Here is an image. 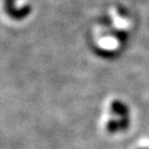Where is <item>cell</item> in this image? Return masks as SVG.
Returning a JSON list of instances; mask_svg holds the SVG:
<instances>
[{
    "label": "cell",
    "instance_id": "1",
    "mask_svg": "<svg viewBox=\"0 0 149 149\" xmlns=\"http://www.w3.org/2000/svg\"><path fill=\"white\" fill-rule=\"evenodd\" d=\"M97 45L100 49L105 50V51H114V50L118 49L119 40L116 37L108 35V36H104L100 40H98Z\"/></svg>",
    "mask_w": 149,
    "mask_h": 149
},
{
    "label": "cell",
    "instance_id": "2",
    "mask_svg": "<svg viewBox=\"0 0 149 149\" xmlns=\"http://www.w3.org/2000/svg\"><path fill=\"white\" fill-rule=\"evenodd\" d=\"M110 15H111L112 21H113V25L117 29H120V30H124V29H127L130 27V23L127 19L122 18L120 15L117 13L116 9L111 8L110 9Z\"/></svg>",
    "mask_w": 149,
    "mask_h": 149
}]
</instances>
